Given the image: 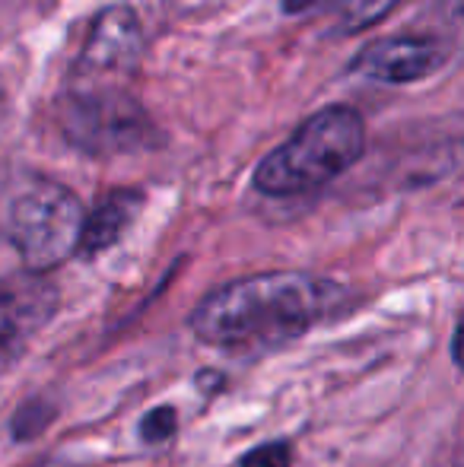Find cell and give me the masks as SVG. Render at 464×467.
<instances>
[{
    "instance_id": "1",
    "label": "cell",
    "mask_w": 464,
    "mask_h": 467,
    "mask_svg": "<svg viewBox=\"0 0 464 467\" xmlns=\"http://www.w3.org/2000/svg\"><path fill=\"white\" fill-rule=\"evenodd\" d=\"M347 289L303 271H273L213 289L191 315L198 340L226 353H261L303 337L347 306Z\"/></svg>"
},
{
    "instance_id": "2",
    "label": "cell",
    "mask_w": 464,
    "mask_h": 467,
    "mask_svg": "<svg viewBox=\"0 0 464 467\" xmlns=\"http://www.w3.org/2000/svg\"><path fill=\"white\" fill-rule=\"evenodd\" d=\"M366 128L353 109H325L277 147L254 172V188L271 197H299L325 188L363 156Z\"/></svg>"
},
{
    "instance_id": "3",
    "label": "cell",
    "mask_w": 464,
    "mask_h": 467,
    "mask_svg": "<svg viewBox=\"0 0 464 467\" xmlns=\"http://www.w3.org/2000/svg\"><path fill=\"white\" fill-rule=\"evenodd\" d=\"M83 203L74 191L57 182H29L10 197L4 213V233L19 252L26 271L48 274L80 252Z\"/></svg>"
},
{
    "instance_id": "4",
    "label": "cell",
    "mask_w": 464,
    "mask_h": 467,
    "mask_svg": "<svg viewBox=\"0 0 464 467\" xmlns=\"http://www.w3.org/2000/svg\"><path fill=\"white\" fill-rule=\"evenodd\" d=\"M67 130L87 150H134L143 147L153 128L140 105L124 93H89L70 105Z\"/></svg>"
},
{
    "instance_id": "5",
    "label": "cell",
    "mask_w": 464,
    "mask_h": 467,
    "mask_svg": "<svg viewBox=\"0 0 464 467\" xmlns=\"http://www.w3.org/2000/svg\"><path fill=\"white\" fill-rule=\"evenodd\" d=\"M449 61V45L439 36H417V32H404V36H388L378 42L366 45L350 64L353 74L366 77L376 83H420L427 77L439 74Z\"/></svg>"
},
{
    "instance_id": "6",
    "label": "cell",
    "mask_w": 464,
    "mask_h": 467,
    "mask_svg": "<svg viewBox=\"0 0 464 467\" xmlns=\"http://www.w3.org/2000/svg\"><path fill=\"white\" fill-rule=\"evenodd\" d=\"M57 289L45 274L26 271L0 280V372L26 350L36 331L55 315Z\"/></svg>"
},
{
    "instance_id": "7",
    "label": "cell",
    "mask_w": 464,
    "mask_h": 467,
    "mask_svg": "<svg viewBox=\"0 0 464 467\" xmlns=\"http://www.w3.org/2000/svg\"><path fill=\"white\" fill-rule=\"evenodd\" d=\"M140 55V26L130 16V10H108L99 16L89 45L83 51V67L96 74H118L137 64Z\"/></svg>"
},
{
    "instance_id": "8",
    "label": "cell",
    "mask_w": 464,
    "mask_h": 467,
    "mask_svg": "<svg viewBox=\"0 0 464 467\" xmlns=\"http://www.w3.org/2000/svg\"><path fill=\"white\" fill-rule=\"evenodd\" d=\"M140 210V197L134 191H118V194L106 197L93 213L83 223L80 235V252L83 254H99L106 248H112L124 233H128L130 220Z\"/></svg>"
},
{
    "instance_id": "9",
    "label": "cell",
    "mask_w": 464,
    "mask_h": 467,
    "mask_svg": "<svg viewBox=\"0 0 464 467\" xmlns=\"http://www.w3.org/2000/svg\"><path fill=\"white\" fill-rule=\"evenodd\" d=\"M401 4H407V0H341V26L347 32L369 29Z\"/></svg>"
},
{
    "instance_id": "10",
    "label": "cell",
    "mask_w": 464,
    "mask_h": 467,
    "mask_svg": "<svg viewBox=\"0 0 464 467\" xmlns=\"http://www.w3.org/2000/svg\"><path fill=\"white\" fill-rule=\"evenodd\" d=\"M175 426H179V413H175L172 407H156V410H150L147 417H143L140 436H143V442L160 445V442H166V439H172Z\"/></svg>"
},
{
    "instance_id": "11",
    "label": "cell",
    "mask_w": 464,
    "mask_h": 467,
    "mask_svg": "<svg viewBox=\"0 0 464 467\" xmlns=\"http://www.w3.org/2000/svg\"><path fill=\"white\" fill-rule=\"evenodd\" d=\"M242 467H293V455L286 442H267L252 449L242 458Z\"/></svg>"
},
{
    "instance_id": "12",
    "label": "cell",
    "mask_w": 464,
    "mask_h": 467,
    "mask_svg": "<svg viewBox=\"0 0 464 467\" xmlns=\"http://www.w3.org/2000/svg\"><path fill=\"white\" fill-rule=\"evenodd\" d=\"M452 357H455V363H459V369L464 372V318H461L459 331H455V340H452Z\"/></svg>"
}]
</instances>
